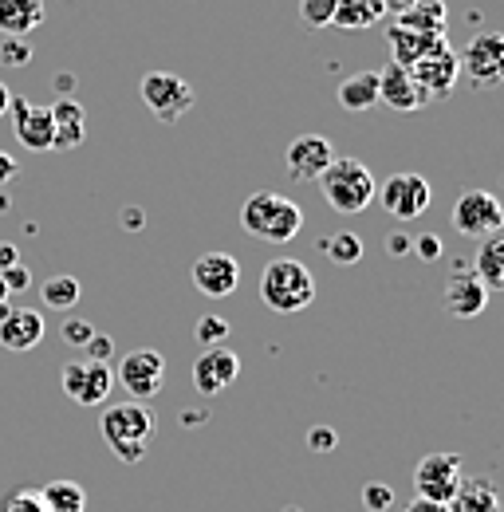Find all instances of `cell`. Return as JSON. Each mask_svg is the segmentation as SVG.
Here are the masks:
<instances>
[{
  "instance_id": "cell-46",
  "label": "cell",
  "mask_w": 504,
  "mask_h": 512,
  "mask_svg": "<svg viewBox=\"0 0 504 512\" xmlns=\"http://www.w3.org/2000/svg\"><path fill=\"white\" fill-rule=\"evenodd\" d=\"M382 4H386V12H394V16H398V12H406V8H414L418 0H382Z\"/></svg>"
},
{
  "instance_id": "cell-38",
  "label": "cell",
  "mask_w": 504,
  "mask_h": 512,
  "mask_svg": "<svg viewBox=\"0 0 504 512\" xmlns=\"http://www.w3.org/2000/svg\"><path fill=\"white\" fill-rule=\"evenodd\" d=\"M410 249L418 253V260H426V264H434V260H441V237H434V233H422V237H414L410 241Z\"/></svg>"
},
{
  "instance_id": "cell-6",
  "label": "cell",
  "mask_w": 504,
  "mask_h": 512,
  "mask_svg": "<svg viewBox=\"0 0 504 512\" xmlns=\"http://www.w3.org/2000/svg\"><path fill=\"white\" fill-rule=\"evenodd\" d=\"M162 375H166V359L154 347H138V351H126L119 359L115 383H123L134 402H150L162 394Z\"/></svg>"
},
{
  "instance_id": "cell-18",
  "label": "cell",
  "mask_w": 504,
  "mask_h": 512,
  "mask_svg": "<svg viewBox=\"0 0 504 512\" xmlns=\"http://www.w3.org/2000/svg\"><path fill=\"white\" fill-rule=\"evenodd\" d=\"M52 150H75L87 138V111L79 99L60 95L52 107Z\"/></svg>"
},
{
  "instance_id": "cell-13",
  "label": "cell",
  "mask_w": 504,
  "mask_h": 512,
  "mask_svg": "<svg viewBox=\"0 0 504 512\" xmlns=\"http://www.w3.org/2000/svg\"><path fill=\"white\" fill-rule=\"evenodd\" d=\"M406 71H410V79H414L422 103L453 95V87H457V79H461V64H457V52H453V48H441V52L418 60V64L406 67Z\"/></svg>"
},
{
  "instance_id": "cell-42",
  "label": "cell",
  "mask_w": 504,
  "mask_h": 512,
  "mask_svg": "<svg viewBox=\"0 0 504 512\" xmlns=\"http://www.w3.org/2000/svg\"><path fill=\"white\" fill-rule=\"evenodd\" d=\"M12 264H20V253H16V245H8V241H0V272H8Z\"/></svg>"
},
{
  "instance_id": "cell-49",
  "label": "cell",
  "mask_w": 504,
  "mask_h": 512,
  "mask_svg": "<svg viewBox=\"0 0 504 512\" xmlns=\"http://www.w3.org/2000/svg\"><path fill=\"white\" fill-rule=\"evenodd\" d=\"M4 300H8V288H4V280H0V304H4Z\"/></svg>"
},
{
  "instance_id": "cell-4",
  "label": "cell",
  "mask_w": 504,
  "mask_h": 512,
  "mask_svg": "<svg viewBox=\"0 0 504 512\" xmlns=\"http://www.w3.org/2000/svg\"><path fill=\"white\" fill-rule=\"evenodd\" d=\"M150 434H154V418L142 402H123V406H111L103 414V438L126 465H138L146 457Z\"/></svg>"
},
{
  "instance_id": "cell-31",
  "label": "cell",
  "mask_w": 504,
  "mask_h": 512,
  "mask_svg": "<svg viewBox=\"0 0 504 512\" xmlns=\"http://www.w3.org/2000/svg\"><path fill=\"white\" fill-rule=\"evenodd\" d=\"M0 64L4 67L32 64V40L28 36H4L0 40Z\"/></svg>"
},
{
  "instance_id": "cell-34",
  "label": "cell",
  "mask_w": 504,
  "mask_h": 512,
  "mask_svg": "<svg viewBox=\"0 0 504 512\" xmlns=\"http://www.w3.org/2000/svg\"><path fill=\"white\" fill-rule=\"evenodd\" d=\"M60 335H63V343H67V347H79V351H83V347H87V339L95 335V323L75 316V320L60 323Z\"/></svg>"
},
{
  "instance_id": "cell-37",
  "label": "cell",
  "mask_w": 504,
  "mask_h": 512,
  "mask_svg": "<svg viewBox=\"0 0 504 512\" xmlns=\"http://www.w3.org/2000/svg\"><path fill=\"white\" fill-rule=\"evenodd\" d=\"M83 355H87L91 363H111V359H115V339H111V335H99V331H95V335L87 339Z\"/></svg>"
},
{
  "instance_id": "cell-32",
  "label": "cell",
  "mask_w": 504,
  "mask_h": 512,
  "mask_svg": "<svg viewBox=\"0 0 504 512\" xmlns=\"http://www.w3.org/2000/svg\"><path fill=\"white\" fill-rule=\"evenodd\" d=\"M229 339V320H221V316H201L197 320V343L201 347H221Z\"/></svg>"
},
{
  "instance_id": "cell-12",
  "label": "cell",
  "mask_w": 504,
  "mask_h": 512,
  "mask_svg": "<svg viewBox=\"0 0 504 512\" xmlns=\"http://www.w3.org/2000/svg\"><path fill=\"white\" fill-rule=\"evenodd\" d=\"M237 375H241V355L233 351V347H205L197 359H193V386H197V394H205V398H213V394H221V390H229V386L237 383Z\"/></svg>"
},
{
  "instance_id": "cell-48",
  "label": "cell",
  "mask_w": 504,
  "mask_h": 512,
  "mask_svg": "<svg viewBox=\"0 0 504 512\" xmlns=\"http://www.w3.org/2000/svg\"><path fill=\"white\" fill-rule=\"evenodd\" d=\"M8 209H12V197H8V193H0V213H8Z\"/></svg>"
},
{
  "instance_id": "cell-24",
  "label": "cell",
  "mask_w": 504,
  "mask_h": 512,
  "mask_svg": "<svg viewBox=\"0 0 504 512\" xmlns=\"http://www.w3.org/2000/svg\"><path fill=\"white\" fill-rule=\"evenodd\" d=\"M473 276L485 284V292H501L504 288V237L501 233H489L485 245L473 256Z\"/></svg>"
},
{
  "instance_id": "cell-2",
  "label": "cell",
  "mask_w": 504,
  "mask_h": 512,
  "mask_svg": "<svg viewBox=\"0 0 504 512\" xmlns=\"http://www.w3.org/2000/svg\"><path fill=\"white\" fill-rule=\"evenodd\" d=\"M260 300L276 316H296L315 304V276L312 268L296 256H276L260 272Z\"/></svg>"
},
{
  "instance_id": "cell-30",
  "label": "cell",
  "mask_w": 504,
  "mask_h": 512,
  "mask_svg": "<svg viewBox=\"0 0 504 512\" xmlns=\"http://www.w3.org/2000/svg\"><path fill=\"white\" fill-rule=\"evenodd\" d=\"M323 253L331 264H339V268H351V264H359L363 260V241L355 237V233H339V237H331V241H323Z\"/></svg>"
},
{
  "instance_id": "cell-36",
  "label": "cell",
  "mask_w": 504,
  "mask_h": 512,
  "mask_svg": "<svg viewBox=\"0 0 504 512\" xmlns=\"http://www.w3.org/2000/svg\"><path fill=\"white\" fill-rule=\"evenodd\" d=\"M390 505H394V489H390V485L371 481V485L363 489V509L367 512H386Z\"/></svg>"
},
{
  "instance_id": "cell-10",
  "label": "cell",
  "mask_w": 504,
  "mask_h": 512,
  "mask_svg": "<svg viewBox=\"0 0 504 512\" xmlns=\"http://www.w3.org/2000/svg\"><path fill=\"white\" fill-rule=\"evenodd\" d=\"M461 75L473 79V87H501L504 79V36L501 32H481L477 40H469V48L457 56Z\"/></svg>"
},
{
  "instance_id": "cell-27",
  "label": "cell",
  "mask_w": 504,
  "mask_h": 512,
  "mask_svg": "<svg viewBox=\"0 0 504 512\" xmlns=\"http://www.w3.org/2000/svg\"><path fill=\"white\" fill-rule=\"evenodd\" d=\"M386 16V4L382 0H335V16H331V24L335 28H351V32H359V28H371Z\"/></svg>"
},
{
  "instance_id": "cell-1",
  "label": "cell",
  "mask_w": 504,
  "mask_h": 512,
  "mask_svg": "<svg viewBox=\"0 0 504 512\" xmlns=\"http://www.w3.org/2000/svg\"><path fill=\"white\" fill-rule=\"evenodd\" d=\"M241 229L249 233L252 241L264 245H288L300 237L304 229V209L292 197H280L272 190H256L245 197L241 205Z\"/></svg>"
},
{
  "instance_id": "cell-29",
  "label": "cell",
  "mask_w": 504,
  "mask_h": 512,
  "mask_svg": "<svg viewBox=\"0 0 504 512\" xmlns=\"http://www.w3.org/2000/svg\"><path fill=\"white\" fill-rule=\"evenodd\" d=\"M40 296H44V308H52V312H71V308L79 304V280H75V276H48L44 288H40Z\"/></svg>"
},
{
  "instance_id": "cell-8",
  "label": "cell",
  "mask_w": 504,
  "mask_h": 512,
  "mask_svg": "<svg viewBox=\"0 0 504 512\" xmlns=\"http://www.w3.org/2000/svg\"><path fill=\"white\" fill-rule=\"evenodd\" d=\"M375 197L394 221H414V217H422L430 209L434 190H430V182L422 174H394V178L382 182V190H375Z\"/></svg>"
},
{
  "instance_id": "cell-25",
  "label": "cell",
  "mask_w": 504,
  "mask_h": 512,
  "mask_svg": "<svg viewBox=\"0 0 504 512\" xmlns=\"http://www.w3.org/2000/svg\"><path fill=\"white\" fill-rule=\"evenodd\" d=\"M339 107L343 111H355V115L378 107V71H355V75H347L339 83Z\"/></svg>"
},
{
  "instance_id": "cell-5",
  "label": "cell",
  "mask_w": 504,
  "mask_h": 512,
  "mask_svg": "<svg viewBox=\"0 0 504 512\" xmlns=\"http://www.w3.org/2000/svg\"><path fill=\"white\" fill-rule=\"evenodd\" d=\"M138 91H142L146 111H150L154 119H162V123L186 119L189 107H193V87H189V79L174 75V71H150Z\"/></svg>"
},
{
  "instance_id": "cell-44",
  "label": "cell",
  "mask_w": 504,
  "mask_h": 512,
  "mask_svg": "<svg viewBox=\"0 0 504 512\" xmlns=\"http://www.w3.org/2000/svg\"><path fill=\"white\" fill-rule=\"evenodd\" d=\"M142 221H146V217H142V209H123V229L138 233V229H142Z\"/></svg>"
},
{
  "instance_id": "cell-21",
  "label": "cell",
  "mask_w": 504,
  "mask_h": 512,
  "mask_svg": "<svg viewBox=\"0 0 504 512\" xmlns=\"http://www.w3.org/2000/svg\"><path fill=\"white\" fill-rule=\"evenodd\" d=\"M386 40H390V56H394L390 64H398V67H414L418 60H426V56H434L441 48H449V44H445V32H441V36H418V32L398 28V24H390Z\"/></svg>"
},
{
  "instance_id": "cell-7",
  "label": "cell",
  "mask_w": 504,
  "mask_h": 512,
  "mask_svg": "<svg viewBox=\"0 0 504 512\" xmlns=\"http://www.w3.org/2000/svg\"><path fill=\"white\" fill-rule=\"evenodd\" d=\"M449 221L461 237H489V233H501L504 209L489 190H465L453 201Z\"/></svg>"
},
{
  "instance_id": "cell-40",
  "label": "cell",
  "mask_w": 504,
  "mask_h": 512,
  "mask_svg": "<svg viewBox=\"0 0 504 512\" xmlns=\"http://www.w3.org/2000/svg\"><path fill=\"white\" fill-rule=\"evenodd\" d=\"M0 280H4V288H8V296H12V292H24V288L32 284V272H28L24 264H12L8 272H0Z\"/></svg>"
},
{
  "instance_id": "cell-28",
  "label": "cell",
  "mask_w": 504,
  "mask_h": 512,
  "mask_svg": "<svg viewBox=\"0 0 504 512\" xmlns=\"http://www.w3.org/2000/svg\"><path fill=\"white\" fill-rule=\"evenodd\" d=\"M40 501L48 512H87V493L75 481H52L40 489Z\"/></svg>"
},
{
  "instance_id": "cell-3",
  "label": "cell",
  "mask_w": 504,
  "mask_h": 512,
  "mask_svg": "<svg viewBox=\"0 0 504 512\" xmlns=\"http://www.w3.org/2000/svg\"><path fill=\"white\" fill-rule=\"evenodd\" d=\"M323 197L335 213H363L375 201V178L359 158H331V166L319 174Z\"/></svg>"
},
{
  "instance_id": "cell-16",
  "label": "cell",
  "mask_w": 504,
  "mask_h": 512,
  "mask_svg": "<svg viewBox=\"0 0 504 512\" xmlns=\"http://www.w3.org/2000/svg\"><path fill=\"white\" fill-rule=\"evenodd\" d=\"M441 304H445L449 316L473 320V316H481V312L489 308V292H485V284L473 276V268H453L449 280H445Z\"/></svg>"
},
{
  "instance_id": "cell-33",
  "label": "cell",
  "mask_w": 504,
  "mask_h": 512,
  "mask_svg": "<svg viewBox=\"0 0 504 512\" xmlns=\"http://www.w3.org/2000/svg\"><path fill=\"white\" fill-rule=\"evenodd\" d=\"M335 16V0H300V20L308 28H327Z\"/></svg>"
},
{
  "instance_id": "cell-14",
  "label": "cell",
  "mask_w": 504,
  "mask_h": 512,
  "mask_svg": "<svg viewBox=\"0 0 504 512\" xmlns=\"http://www.w3.org/2000/svg\"><path fill=\"white\" fill-rule=\"evenodd\" d=\"M189 276H193V284H197L201 296L225 300V296H233L237 284H241V264H237L233 253H201L193 260V272H189Z\"/></svg>"
},
{
  "instance_id": "cell-43",
  "label": "cell",
  "mask_w": 504,
  "mask_h": 512,
  "mask_svg": "<svg viewBox=\"0 0 504 512\" xmlns=\"http://www.w3.org/2000/svg\"><path fill=\"white\" fill-rule=\"evenodd\" d=\"M386 249H390V256H406L410 253V237H406V233H394V237L386 241Z\"/></svg>"
},
{
  "instance_id": "cell-45",
  "label": "cell",
  "mask_w": 504,
  "mask_h": 512,
  "mask_svg": "<svg viewBox=\"0 0 504 512\" xmlns=\"http://www.w3.org/2000/svg\"><path fill=\"white\" fill-rule=\"evenodd\" d=\"M406 512H449L445 505H438V501H426V497H418V501H410V509Z\"/></svg>"
},
{
  "instance_id": "cell-17",
  "label": "cell",
  "mask_w": 504,
  "mask_h": 512,
  "mask_svg": "<svg viewBox=\"0 0 504 512\" xmlns=\"http://www.w3.org/2000/svg\"><path fill=\"white\" fill-rule=\"evenodd\" d=\"M8 115H12L16 142L24 150H52V111L48 107H36L28 99H12Z\"/></svg>"
},
{
  "instance_id": "cell-47",
  "label": "cell",
  "mask_w": 504,
  "mask_h": 512,
  "mask_svg": "<svg viewBox=\"0 0 504 512\" xmlns=\"http://www.w3.org/2000/svg\"><path fill=\"white\" fill-rule=\"evenodd\" d=\"M12 99H16V95H12V91H8V83L0 79V115H8V107H12Z\"/></svg>"
},
{
  "instance_id": "cell-39",
  "label": "cell",
  "mask_w": 504,
  "mask_h": 512,
  "mask_svg": "<svg viewBox=\"0 0 504 512\" xmlns=\"http://www.w3.org/2000/svg\"><path fill=\"white\" fill-rule=\"evenodd\" d=\"M335 446H339V438H335L331 426H315V430H308V449H315V453H331Z\"/></svg>"
},
{
  "instance_id": "cell-41",
  "label": "cell",
  "mask_w": 504,
  "mask_h": 512,
  "mask_svg": "<svg viewBox=\"0 0 504 512\" xmlns=\"http://www.w3.org/2000/svg\"><path fill=\"white\" fill-rule=\"evenodd\" d=\"M16 170H20V166H16V158L0 150V186H8V182L16 178Z\"/></svg>"
},
{
  "instance_id": "cell-35",
  "label": "cell",
  "mask_w": 504,
  "mask_h": 512,
  "mask_svg": "<svg viewBox=\"0 0 504 512\" xmlns=\"http://www.w3.org/2000/svg\"><path fill=\"white\" fill-rule=\"evenodd\" d=\"M0 512H48V509H44V501H40V489H20V493H12V497L4 501Z\"/></svg>"
},
{
  "instance_id": "cell-11",
  "label": "cell",
  "mask_w": 504,
  "mask_h": 512,
  "mask_svg": "<svg viewBox=\"0 0 504 512\" xmlns=\"http://www.w3.org/2000/svg\"><path fill=\"white\" fill-rule=\"evenodd\" d=\"M461 485V457L457 453H426L414 469V489L418 497L426 501H438V505H449V497L457 493Z\"/></svg>"
},
{
  "instance_id": "cell-22",
  "label": "cell",
  "mask_w": 504,
  "mask_h": 512,
  "mask_svg": "<svg viewBox=\"0 0 504 512\" xmlns=\"http://www.w3.org/2000/svg\"><path fill=\"white\" fill-rule=\"evenodd\" d=\"M48 16L44 0H0V36H32Z\"/></svg>"
},
{
  "instance_id": "cell-26",
  "label": "cell",
  "mask_w": 504,
  "mask_h": 512,
  "mask_svg": "<svg viewBox=\"0 0 504 512\" xmlns=\"http://www.w3.org/2000/svg\"><path fill=\"white\" fill-rule=\"evenodd\" d=\"M394 24L406 32H418V36H441L445 32V0H418L414 8L398 12Z\"/></svg>"
},
{
  "instance_id": "cell-23",
  "label": "cell",
  "mask_w": 504,
  "mask_h": 512,
  "mask_svg": "<svg viewBox=\"0 0 504 512\" xmlns=\"http://www.w3.org/2000/svg\"><path fill=\"white\" fill-rule=\"evenodd\" d=\"M449 512H501V497H497V485L485 481V477H461L457 493L449 497Z\"/></svg>"
},
{
  "instance_id": "cell-9",
  "label": "cell",
  "mask_w": 504,
  "mask_h": 512,
  "mask_svg": "<svg viewBox=\"0 0 504 512\" xmlns=\"http://www.w3.org/2000/svg\"><path fill=\"white\" fill-rule=\"evenodd\" d=\"M63 394L79 406H103L111 386H115V371L111 363H91V359H75L60 371Z\"/></svg>"
},
{
  "instance_id": "cell-15",
  "label": "cell",
  "mask_w": 504,
  "mask_h": 512,
  "mask_svg": "<svg viewBox=\"0 0 504 512\" xmlns=\"http://www.w3.org/2000/svg\"><path fill=\"white\" fill-rule=\"evenodd\" d=\"M331 158H335V150L323 134H300L284 150V170L292 182H319V174L331 166Z\"/></svg>"
},
{
  "instance_id": "cell-20",
  "label": "cell",
  "mask_w": 504,
  "mask_h": 512,
  "mask_svg": "<svg viewBox=\"0 0 504 512\" xmlns=\"http://www.w3.org/2000/svg\"><path fill=\"white\" fill-rule=\"evenodd\" d=\"M44 339V316L32 308H12L8 320H0V347L4 351H32Z\"/></svg>"
},
{
  "instance_id": "cell-19",
  "label": "cell",
  "mask_w": 504,
  "mask_h": 512,
  "mask_svg": "<svg viewBox=\"0 0 504 512\" xmlns=\"http://www.w3.org/2000/svg\"><path fill=\"white\" fill-rule=\"evenodd\" d=\"M378 103H386L390 111H402V115H410V111L422 107V95H418V87H414V79H410L406 67L386 64L378 71Z\"/></svg>"
}]
</instances>
